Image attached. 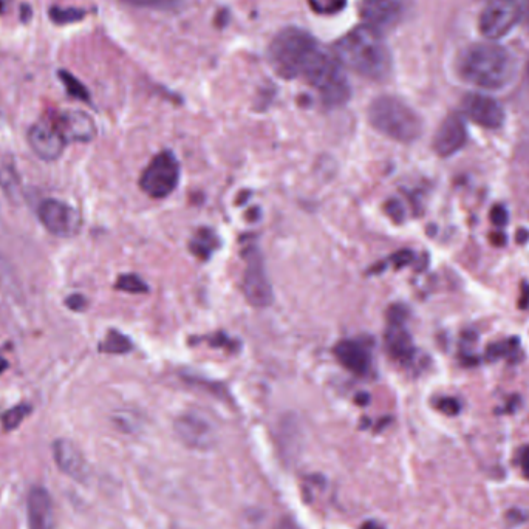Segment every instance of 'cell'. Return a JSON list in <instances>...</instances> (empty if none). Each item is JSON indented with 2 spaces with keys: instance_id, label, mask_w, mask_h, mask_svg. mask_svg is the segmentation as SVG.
I'll use <instances>...</instances> for the list:
<instances>
[{
  "instance_id": "6da1fadb",
  "label": "cell",
  "mask_w": 529,
  "mask_h": 529,
  "mask_svg": "<svg viewBox=\"0 0 529 529\" xmlns=\"http://www.w3.org/2000/svg\"><path fill=\"white\" fill-rule=\"evenodd\" d=\"M333 55L342 67L370 81H384L392 73V55L384 36L366 24L342 36L333 47Z\"/></svg>"
},
{
  "instance_id": "7a4b0ae2",
  "label": "cell",
  "mask_w": 529,
  "mask_h": 529,
  "mask_svg": "<svg viewBox=\"0 0 529 529\" xmlns=\"http://www.w3.org/2000/svg\"><path fill=\"white\" fill-rule=\"evenodd\" d=\"M327 53L308 31L288 27L280 30L271 41L268 61L280 78L307 79Z\"/></svg>"
},
{
  "instance_id": "3957f363",
  "label": "cell",
  "mask_w": 529,
  "mask_h": 529,
  "mask_svg": "<svg viewBox=\"0 0 529 529\" xmlns=\"http://www.w3.org/2000/svg\"><path fill=\"white\" fill-rule=\"evenodd\" d=\"M458 73L474 86L499 90L511 82L514 76V61L505 48L491 44H475L466 48L458 59Z\"/></svg>"
},
{
  "instance_id": "277c9868",
  "label": "cell",
  "mask_w": 529,
  "mask_h": 529,
  "mask_svg": "<svg viewBox=\"0 0 529 529\" xmlns=\"http://www.w3.org/2000/svg\"><path fill=\"white\" fill-rule=\"evenodd\" d=\"M367 117L376 132L398 143H413L423 135L420 115L396 96L383 95L373 99Z\"/></svg>"
},
{
  "instance_id": "5b68a950",
  "label": "cell",
  "mask_w": 529,
  "mask_h": 529,
  "mask_svg": "<svg viewBox=\"0 0 529 529\" xmlns=\"http://www.w3.org/2000/svg\"><path fill=\"white\" fill-rule=\"evenodd\" d=\"M305 81L313 89L318 90L322 103L328 109L344 106L352 96V89L344 73V67L339 64L333 53H327Z\"/></svg>"
},
{
  "instance_id": "8992f818",
  "label": "cell",
  "mask_w": 529,
  "mask_h": 529,
  "mask_svg": "<svg viewBox=\"0 0 529 529\" xmlns=\"http://www.w3.org/2000/svg\"><path fill=\"white\" fill-rule=\"evenodd\" d=\"M180 181V163L171 151H163L152 158L140 177V188L149 197H169Z\"/></svg>"
},
{
  "instance_id": "52a82bcc",
  "label": "cell",
  "mask_w": 529,
  "mask_h": 529,
  "mask_svg": "<svg viewBox=\"0 0 529 529\" xmlns=\"http://www.w3.org/2000/svg\"><path fill=\"white\" fill-rule=\"evenodd\" d=\"M243 259L246 268L243 273L242 288L246 301L256 308L270 307L274 301V294L262 251L256 245H250L243 250Z\"/></svg>"
},
{
  "instance_id": "ba28073f",
  "label": "cell",
  "mask_w": 529,
  "mask_h": 529,
  "mask_svg": "<svg viewBox=\"0 0 529 529\" xmlns=\"http://www.w3.org/2000/svg\"><path fill=\"white\" fill-rule=\"evenodd\" d=\"M38 219L48 233L61 239L78 236L82 228L81 212L58 198H45L39 203Z\"/></svg>"
},
{
  "instance_id": "9c48e42d",
  "label": "cell",
  "mask_w": 529,
  "mask_h": 529,
  "mask_svg": "<svg viewBox=\"0 0 529 529\" xmlns=\"http://www.w3.org/2000/svg\"><path fill=\"white\" fill-rule=\"evenodd\" d=\"M174 431L178 440L192 451H211L217 443L216 426L203 413L195 410L181 413L174 421Z\"/></svg>"
},
{
  "instance_id": "30bf717a",
  "label": "cell",
  "mask_w": 529,
  "mask_h": 529,
  "mask_svg": "<svg viewBox=\"0 0 529 529\" xmlns=\"http://www.w3.org/2000/svg\"><path fill=\"white\" fill-rule=\"evenodd\" d=\"M409 10V0H362L359 13L364 24L384 35L398 27Z\"/></svg>"
},
{
  "instance_id": "8fae6325",
  "label": "cell",
  "mask_w": 529,
  "mask_h": 529,
  "mask_svg": "<svg viewBox=\"0 0 529 529\" xmlns=\"http://www.w3.org/2000/svg\"><path fill=\"white\" fill-rule=\"evenodd\" d=\"M519 18L517 0H492L480 16V31L488 39H500L512 30Z\"/></svg>"
},
{
  "instance_id": "7c38bea8",
  "label": "cell",
  "mask_w": 529,
  "mask_h": 529,
  "mask_svg": "<svg viewBox=\"0 0 529 529\" xmlns=\"http://www.w3.org/2000/svg\"><path fill=\"white\" fill-rule=\"evenodd\" d=\"M461 109L469 120L486 129H499L505 123L503 107L491 96L469 93L461 101Z\"/></svg>"
},
{
  "instance_id": "4fadbf2b",
  "label": "cell",
  "mask_w": 529,
  "mask_h": 529,
  "mask_svg": "<svg viewBox=\"0 0 529 529\" xmlns=\"http://www.w3.org/2000/svg\"><path fill=\"white\" fill-rule=\"evenodd\" d=\"M27 141L33 154L44 161L59 160L67 144L53 123L33 124L28 130Z\"/></svg>"
},
{
  "instance_id": "5bb4252c",
  "label": "cell",
  "mask_w": 529,
  "mask_h": 529,
  "mask_svg": "<svg viewBox=\"0 0 529 529\" xmlns=\"http://www.w3.org/2000/svg\"><path fill=\"white\" fill-rule=\"evenodd\" d=\"M468 141L465 121L457 113H451L444 118L443 123L435 132L434 146L435 154L441 158H449L460 152Z\"/></svg>"
},
{
  "instance_id": "9a60e30c",
  "label": "cell",
  "mask_w": 529,
  "mask_h": 529,
  "mask_svg": "<svg viewBox=\"0 0 529 529\" xmlns=\"http://www.w3.org/2000/svg\"><path fill=\"white\" fill-rule=\"evenodd\" d=\"M53 458L62 474L79 483H86L89 480V463L73 441L65 440V438L56 440L53 444Z\"/></svg>"
},
{
  "instance_id": "2e32d148",
  "label": "cell",
  "mask_w": 529,
  "mask_h": 529,
  "mask_svg": "<svg viewBox=\"0 0 529 529\" xmlns=\"http://www.w3.org/2000/svg\"><path fill=\"white\" fill-rule=\"evenodd\" d=\"M53 124L67 143L69 141L90 143L98 134L95 121L89 113L82 112V110H64L59 113Z\"/></svg>"
},
{
  "instance_id": "e0dca14e",
  "label": "cell",
  "mask_w": 529,
  "mask_h": 529,
  "mask_svg": "<svg viewBox=\"0 0 529 529\" xmlns=\"http://www.w3.org/2000/svg\"><path fill=\"white\" fill-rule=\"evenodd\" d=\"M28 529H55L56 514L52 495L42 486L31 488L27 500Z\"/></svg>"
},
{
  "instance_id": "ac0fdd59",
  "label": "cell",
  "mask_w": 529,
  "mask_h": 529,
  "mask_svg": "<svg viewBox=\"0 0 529 529\" xmlns=\"http://www.w3.org/2000/svg\"><path fill=\"white\" fill-rule=\"evenodd\" d=\"M336 359L341 362L342 366L349 372L358 376H364L369 372L372 366V355L366 345L352 339L338 342L333 349Z\"/></svg>"
},
{
  "instance_id": "d6986e66",
  "label": "cell",
  "mask_w": 529,
  "mask_h": 529,
  "mask_svg": "<svg viewBox=\"0 0 529 529\" xmlns=\"http://www.w3.org/2000/svg\"><path fill=\"white\" fill-rule=\"evenodd\" d=\"M384 344H386L390 358L400 364H409L415 355L412 336L404 327V322L389 321L386 335H384Z\"/></svg>"
},
{
  "instance_id": "ffe728a7",
  "label": "cell",
  "mask_w": 529,
  "mask_h": 529,
  "mask_svg": "<svg viewBox=\"0 0 529 529\" xmlns=\"http://www.w3.org/2000/svg\"><path fill=\"white\" fill-rule=\"evenodd\" d=\"M0 189L10 202L18 205L22 200V180L18 166L11 157L0 158Z\"/></svg>"
},
{
  "instance_id": "44dd1931",
  "label": "cell",
  "mask_w": 529,
  "mask_h": 529,
  "mask_svg": "<svg viewBox=\"0 0 529 529\" xmlns=\"http://www.w3.org/2000/svg\"><path fill=\"white\" fill-rule=\"evenodd\" d=\"M220 239L211 228H200L189 242V250L200 260H208L219 250Z\"/></svg>"
},
{
  "instance_id": "7402d4cb",
  "label": "cell",
  "mask_w": 529,
  "mask_h": 529,
  "mask_svg": "<svg viewBox=\"0 0 529 529\" xmlns=\"http://www.w3.org/2000/svg\"><path fill=\"white\" fill-rule=\"evenodd\" d=\"M132 349H134V344L130 341L129 336L123 335L118 330H109L106 338L99 345L101 352L110 353V355H126Z\"/></svg>"
},
{
  "instance_id": "603a6c76",
  "label": "cell",
  "mask_w": 529,
  "mask_h": 529,
  "mask_svg": "<svg viewBox=\"0 0 529 529\" xmlns=\"http://www.w3.org/2000/svg\"><path fill=\"white\" fill-rule=\"evenodd\" d=\"M59 81L64 84L65 90L69 93L72 98L82 101V103H90V92L87 90V87L79 81L76 76H73L72 73L67 72V70H59L58 72Z\"/></svg>"
},
{
  "instance_id": "cb8c5ba5",
  "label": "cell",
  "mask_w": 529,
  "mask_h": 529,
  "mask_svg": "<svg viewBox=\"0 0 529 529\" xmlns=\"http://www.w3.org/2000/svg\"><path fill=\"white\" fill-rule=\"evenodd\" d=\"M48 14L56 25H69L86 18L87 11L82 8L52 7Z\"/></svg>"
},
{
  "instance_id": "d4e9b609",
  "label": "cell",
  "mask_w": 529,
  "mask_h": 529,
  "mask_svg": "<svg viewBox=\"0 0 529 529\" xmlns=\"http://www.w3.org/2000/svg\"><path fill=\"white\" fill-rule=\"evenodd\" d=\"M115 288L130 294L149 293V285L137 274H123V276L118 277Z\"/></svg>"
},
{
  "instance_id": "484cf974",
  "label": "cell",
  "mask_w": 529,
  "mask_h": 529,
  "mask_svg": "<svg viewBox=\"0 0 529 529\" xmlns=\"http://www.w3.org/2000/svg\"><path fill=\"white\" fill-rule=\"evenodd\" d=\"M313 13L321 16H335L344 11L349 4V0H307Z\"/></svg>"
},
{
  "instance_id": "4316f807",
  "label": "cell",
  "mask_w": 529,
  "mask_h": 529,
  "mask_svg": "<svg viewBox=\"0 0 529 529\" xmlns=\"http://www.w3.org/2000/svg\"><path fill=\"white\" fill-rule=\"evenodd\" d=\"M30 413L31 407L28 406V404H19V406L8 410V412L5 413L4 418H2L5 431H14V429H18V427L21 426L22 421H24Z\"/></svg>"
},
{
  "instance_id": "83f0119b",
  "label": "cell",
  "mask_w": 529,
  "mask_h": 529,
  "mask_svg": "<svg viewBox=\"0 0 529 529\" xmlns=\"http://www.w3.org/2000/svg\"><path fill=\"white\" fill-rule=\"evenodd\" d=\"M124 2L134 5V7L160 8V10H166V8L175 7L178 0H124Z\"/></svg>"
},
{
  "instance_id": "f1b7e54d",
  "label": "cell",
  "mask_w": 529,
  "mask_h": 529,
  "mask_svg": "<svg viewBox=\"0 0 529 529\" xmlns=\"http://www.w3.org/2000/svg\"><path fill=\"white\" fill-rule=\"evenodd\" d=\"M437 409L446 413V415L454 417V415H458V412H460V403L454 400V398H441V400H438Z\"/></svg>"
},
{
  "instance_id": "f546056e",
  "label": "cell",
  "mask_w": 529,
  "mask_h": 529,
  "mask_svg": "<svg viewBox=\"0 0 529 529\" xmlns=\"http://www.w3.org/2000/svg\"><path fill=\"white\" fill-rule=\"evenodd\" d=\"M65 305H67L70 310L81 313V311H84L87 308V299L86 297L82 296V294H72V296H69L67 299H65Z\"/></svg>"
},
{
  "instance_id": "4dcf8cb0",
  "label": "cell",
  "mask_w": 529,
  "mask_h": 529,
  "mask_svg": "<svg viewBox=\"0 0 529 529\" xmlns=\"http://www.w3.org/2000/svg\"><path fill=\"white\" fill-rule=\"evenodd\" d=\"M491 220L497 228H503L508 223V212L502 205H497L492 208Z\"/></svg>"
},
{
  "instance_id": "1f68e13d",
  "label": "cell",
  "mask_w": 529,
  "mask_h": 529,
  "mask_svg": "<svg viewBox=\"0 0 529 529\" xmlns=\"http://www.w3.org/2000/svg\"><path fill=\"white\" fill-rule=\"evenodd\" d=\"M386 209L387 212H389V216L392 217V219L395 220L396 223L403 222L404 209L403 205H401L398 200H390V202H387Z\"/></svg>"
},
{
  "instance_id": "d6a6232c",
  "label": "cell",
  "mask_w": 529,
  "mask_h": 529,
  "mask_svg": "<svg viewBox=\"0 0 529 529\" xmlns=\"http://www.w3.org/2000/svg\"><path fill=\"white\" fill-rule=\"evenodd\" d=\"M517 463H519L523 475L529 478V444L520 449L519 454H517Z\"/></svg>"
},
{
  "instance_id": "836d02e7",
  "label": "cell",
  "mask_w": 529,
  "mask_h": 529,
  "mask_svg": "<svg viewBox=\"0 0 529 529\" xmlns=\"http://www.w3.org/2000/svg\"><path fill=\"white\" fill-rule=\"evenodd\" d=\"M413 260L412 251H400L395 256L390 257V262L395 263L396 267H406Z\"/></svg>"
},
{
  "instance_id": "e575fe53",
  "label": "cell",
  "mask_w": 529,
  "mask_h": 529,
  "mask_svg": "<svg viewBox=\"0 0 529 529\" xmlns=\"http://www.w3.org/2000/svg\"><path fill=\"white\" fill-rule=\"evenodd\" d=\"M274 529H302L301 526L297 525L291 517H284L276 523Z\"/></svg>"
},
{
  "instance_id": "d590c367",
  "label": "cell",
  "mask_w": 529,
  "mask_h": 529,
  "mask_svg": "<svg viewBox=\"0 0 529 529\" xmlns=\"http://www.w3.org/2000/svg\"><path fill=\"white\" fill-rule=\"evenodd\" d=\"M209 344L212 347H222V345H229V338H226L225 335L219 333V335L214 336V338L209 339Z\"/></svg>"
},
{
  "instance_id": "8d00e7d4",
  "label": "cell",
  "mask_w": 529,
  "mask_h": 529,
  "mask_svg": "<svg viewBox=\"0 0 529 529\" xmlns=\"http://www.w3.org/2000/svg\"><path fill=\"white\" fill-rule=\"evenodd\" d=\"M361 529H384V526L381 525V523L376 522V520H367V522L361 526Z\"/></svg>"
},
{
  "instance_id": "74e56055",
  "label": "cell",
  "mask_w": 529,
  "mask_h": 529,
  "mask_svg": "<svg viewBox=\"0 0 529 529\" xmlns=\"http://www.w3.org/2000/svg\"><path fill=\"white\" fill-rule=\"evenodd\" d=\"M8 367H10V364H8L7 359H4L2 356H0V375H2V373H4Z\"/></svg>"
},
{
  "instance_id": "f35d334b",
  "label": "cell",
  "mask_w": 529,
  "mask_h": 529,
  "mask_svg": "<svg viewBox=\"0 0 529 529\" xmlns=\"http://www.w3.org/2000/svg\"><path fill=\"white\" fill-rule=\"evenodd\" d=\"M8 0H0V14L5 13L7 10Z\"/></svg>"
}]
</instances>
